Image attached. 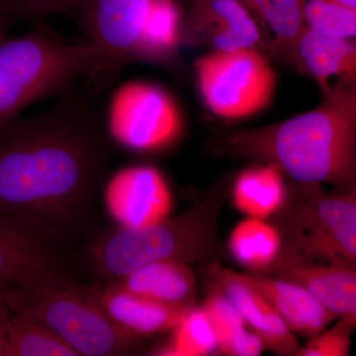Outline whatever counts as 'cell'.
Here are the masks:
<instances>
[{
	"label": "cell",
	"mask_w": 356,
	"mask_h": 356,
	"mask_svg": "<svg viewBox=\"0 0 356 356\" xmlns=\"http://www.w3.org/2000/svg\"><path fill=\"white\" fill-rule=\"evenodd\" d=\"M180 11L175 0H158L145 25L137 58L163 60L170 58L179 41Z\"/></svg>",
	"instance_id": "25"
},
{
	"label": "cell",
	"mask_w": 356,
	"mask_h": 356,
	"mask_svg": "<svg viewBox=\"0 0 356 356\" xmlns=\"http://www.w3.org/2000/svg\"><path fill=\"white\" fill-rule=\"evenodd\" d=\"M65 271L58 243L30 225L0 214V297L41 274ZM67 273V271H65Z\"/></svg>",
	"instance_id": "9"
},
{
	"label": "cell",
	"mask_w": 356,
	"mask_h": 356,
	"mask_svg": "<svg viewBox=\"0 0 356 356\" xmlns=\"http://www.w3.org/2000/svg\"><path fill=\"white\" fill-rule=\"evenodd\" d=\"M185 40L212 51L259 49L261 31L241 0H188Z\"/></svg>",
	"instance_id": "11"
},
{
	"label": "cell",
	"mask_w": 356,
	"mask_h": 356,
	"mask_svg": "<svg viewBox=\"0 0 356 356\" xmlns=\"http://www.w3.org/2000/svg\"><path fill=\"white\" fill-rule=\"evenodd\" d=\"M209 278V277H208ZM202 308L216 334L219 353L229 356H257L266 350L264 341L247 324L238 309L209 278Z\"/></svg>",
	"instance_id": "20"
},
{
	"label": "cell",
	"mask_w": 356,
	"mask_h": 356,
	"mask_svg": "<svg viewBox=\"0 0 356 356\" xmlns=\"http://www.w3.org/2000/svg\"><path fill=\"white\" fill-rule=\"evenodd\" d=\"M10 310L6 302L0 297V356H4L6 351L7 330H8Z\"/></svg>",
	"instance_id": "29"
},
{
	"label": "cell",
	"mask_w": 356,
	"mask_h": 356,
	"mask_svg": "<svg viewBox=\"0 0 356 356\" xmlns=\"http://www.w3.org/2000/svg\"><path fill=\"white\" fill-rule=\"evenodd\" d=\"M14 16L0 4V42L7 38V32L13 23Z\"/></svg>",
	"instance_id": "30"
},
{
	"label": "cell",
	"mask_w": 356,
	"mask_h": 356,
	"mask_svg": "<svg viewBox=\"0 0 356 356\" xmlns=\"http://www.w3.org/2000/svg\"><path fill=\"white\" fill-rule=\"evenodd\" d=\"M271 218L283 248L270 274L295 264L356 266V191L330 194L321 184L292 180Z\"/></svg>",
	"instance_id": "5"
},
{
	"label": "cell",
	"mask_w": 356,
	"mask_h": 356,
	"mask_svg": "<svg viewBox=\"0 0 356 356\" xmlns=\"http://www.w3.org/2000/svg\"><path fill=\"white\" fill-rule=\"evenodd\" d=\"M79 0H0L14 17H43L48 14L76 10Z\"/></svg>",
	"instance_id": "28"
},
{
	"label": "cell",
	"mask_w": 356,
	"mask_h": 356,
	"mask_svg": "<svg viewBox=\"0 0 356 356\" xmlns=\"http://www.w3.org/2000/svg\"><path fill=\"white\" fill-rule=\"evenodd\" d=\"M240 276L268 302L295 334L315 336L336 318L296 283L259 274Z\"/></svg>",
	"instance_id": "17"
},
{
	"label": "cell",
	"mask_w": 356,
	"mask_h": 356,
	"mask_svg": "<svg viewBox=\"0 0 356 356\" xmlns=\"http://www.w3.org/2000/svg\"><path fill=\"white\" fill-rule=\"evenodd\" d=\"M158 0H79L88 42L95 51L89 76L95 83L111 81L122 67L137 58L145 25Z\"/></svg>",
	"instance_id": "8"
},
{
	"label": "cell",
	"mask_w": 356,
	"mask_h": 356,
	"mask_svg": "<svg viewBox=\"0 0 356 356\" xmlns=\"http://www.w3.org/2000/svg\"><path fill=\"white\" fill-rule=\"evenodd\" d=\"M195 70L206 106L220 118H245L273 102L276 74L259 49L211 51Z\"/></svg>",
	"instance_id": "7"
},
{
	"label": "cell",
	"mask_w": 356,
	"mask_h": 356,
	"mask_svg": "<svg viewBox=\"0 0 356 356\" xmlns=\"http://www.w3.org/2000/svg\"><path fill=\"white\" fill-rule=\"evenodd\" d=\"M4 356H79L48 325L24 312L10 311Z\"/></svg>",
	"instance_id": "23"
},
{
	"label": "cell",
	"mask_w": 356,
	"mask_h": 356,
	"mask_svg": "<svg viewBox=\"0 0 356 356\" xmlns=\"http://www.w3.org/2000/svg\"><path fill=\"white\" fill-rule=\"evenodd\" d=\"M95 57L89 42L65 43L42 29L0 42V125L89 76Z\"/></svg>",
	"instance_id": "6"
},
{
	"label": "cell",
	"mask_w": 356,
	"mask_h": 356,
	"mask_svg": "<svg viewBox=\"0 0 356 356\" xmlns=\"http://www.w3.org/2000/svg\"><path fill=\"white\" fill-rule=\"evenodd\" d=\"M227 248L232 257L250 274L269 275L280 261L282 236L273 222L247 217L229 234Z\"/></svg>",
	"instance_id": "19"
},
{
	"label": "cell",
	"mask_w": 356,
	"mask_h": 356,
	"mask_svg": "<svg viewBox=\"0 0 356 356\" xmlns=\"http://www.w3.org/2000/svg\"><path fill=\"white\" fill-rule=\"evenodd\" d=\"M225 194L216 191L194 201L184 212L143 227L102 229L81 252L84 266L97 280L110 282L146 264L179 261L206 266L224 257L218 219Z\"/></svg>",
	"instance_id": "3"
},
{
	"label": "cell",
	"mask_w": 356,
	"mask_h": 356,
	"mask_svg": "<svg viewBox=\"0 0 356 356\" xmlns=\"http://www.w3.org/2000/svg\"><path fill=\"white\" fill-rule=\"evenodd\" d=\"M110 159L106 132L79 102L0 125V214L57 243L88 232Z\"/></svg>",
	"instance_id": "1"
},
{
	"label": "cell",
	"mask_w": 356,
	"mask_h": 356,
	"mask_svg": "<svg viewBox=\"0 0 356 356\" xmlns=\"http://www.w3.org/2000/svg\"><path fill=\"white\" fill-rule=\"evenodd\" d=\"M270 276L296 283L336 318L356 327L355 266L339 264H295Z\"/></svg>",
	"instance_id": "16"
},
{
	"label": "cell",
	"mask_w": 356,
	"mask_h": 356,
	"mask_svg": "<svg viewBox=\"0 0 356 356\" xmlns=\"http://www.w3.org/2000/svg\"><path fill=\"white\" fill-rule=\"evenodd\" d=\"M113 281L134 294L165 305L191 308L197 298L193 269L179 261L152 262Z\"/></svg>",
	"instance_id": "18"
},
{
	"label": "cell",
	"mask_w": 356,
	"mask_h": 356,
	"mask_svg": "<svg viewBox=\"0 0 356 356\" xmlns=\"http://www.w3.org/2000/svg\"><path fill=\"white\" fill-rule=\"evenodd\" d=\"M170 331L168 341L152 355L205 356L219 353L216 334L202 307H192Z\"/></svg>",
	"instance_id": "24"
},
{
	"label": "cell",
	"mask_w": 356,
	"mask_h": 356,
	"mask_svg": "<svg viewBox=\"0 0 356 356\" xmlns=\"http://www.w3.org/2000/svg\"><path fill=\"white\" fill-rule=\"evenodd\" d=\"M10 311L24 312L48 325L79 356L133 355L146 337L126 331L65 271L41 274L4 297Z\"/></svg>",
	"instance_id": "4"
},
{
	"label": "cell",
	"mask_w": 356,
	"mask_h": 356,
	"mask_svg": "<svg viewBox=\"0 0 356 356\" xmlns=\"http://www.w3.org/2000/svg\"><path fill=\"white\" fill-rule=\"evenodd\" d=\"M304 23L313 31L339 39L356 36V10L325 0H304Z\"/></svg>",
	"instance_id": "26"
},
{
	"label": "cell",
	"mask_w": 356,
	"mask_h": 356,
	"mask_svg": "<svg viewBox=\"0 0 356 356\" xmlns=\"http://www.w3.org/2000/svg\"><path fill=\"white\" fill-rule=\"evenodd\" d=\"M86 289L113 322L126 331L144 337L170 331L192 308L165 305L144 298L115 281L97 282Z\"/></svg>",
	"instance_id": "15"
},
{
	"label": "cell",
	"mask_w": 356,
	"mask_h": 356,
	"mask_svg": "<svg viewBox=\"0 0 356 356\" xmlns=\"http://www.w3.org/2000/svg\"><path fill=\"white\" fill-rule=\"evenodd\" d=\"M220 147L275 165L293 181L356 191L355 86L337 88L317 108L286 121L229 134Z\"/></svg>",
	"instance_id": "2"
},
{
	"label": "cell",
	"mask_w": 356,
	"mask_h": 356,
	"mask_svg": "<svg viewBox=\"0 0 356 356\" xmlns=\"http://www.w3.org/2000/svg\"><path fill=\"white\" fill-rule=\"evenodd\" d=\"M106 203L119 226L143 227L168 217L172 202L161 173L138 166L115 177L107 189Z\"/></svg>",
	"instance_id": "12"
},
{
	"label": "cell",
	"mask_w": 356,
	"mask_h": 356,
	"mask_svg": "<svg viewBox=\"0 0 356 356\" xmlns=\"http://www.w3.org/2000/svg\"><path fill=\"white\" fill-rule=\"evenodd\" d=\"M288 60L313 79L324 96L337 88L355 86L356 44L353 40L327 36L305 26Z\"/></svg>",
	"instance_id": "14"
},
{
	"label": "cell",
	"mask_w": 356,
	"mask_h": 356,
	"mask_svg": "<svg viewBox=\"0 0 356 356\" xmlns=\"http://www.w3.org/2000/svg\"><path fill=\"white\" fill-rule=\"evenodd\" d=\"M254 16L257 25L266 28L271 51L290 57L300 33L305 27L304 0H241ZM259 27V29H261Z\"/></svg>",
	"instance_id": "22"
},
{
	"label": "cell",
	"mask_w": 356,
	"mask_h": 356,
	"mask_svg": "<svg viewBox=\"0 0 356 356\" xmlns=\"http://www.w3.org/2000/svg\"><path fill=\"white\" fill-rule=\"evenodd\" d=\"M325 1L334 2V3L356 10V0H325Z\"/></svg>",
	"instance_id": "31"
},
{
	"label": "cell",
	"mask_w": 356,
	"mask_h": 356,
	"mask_svg": "<svg viewBox=\"0 0 356 356\" xmlns=\"http://www.w3.org/2000/svg\"><path fill=\"white\" fill-rule=\"evenodd\" d=\"M284 173L270 163L257 165L238 173L232 197L236 210L247 217L270 219L284 201Z\"/></svg>",
	"instance_id": "21"
},
{
	"label": "cell",
	"mask_w": 356,
	"mask_h": 356,
	"mask_svg": "<svg viewBox=\"0 0 356 356\" xmlns=\"http://www.w3.org/2000/svg\"><path fill=\"white\" fill-rule=\"evenodd\" d=\"M353 329L355 325L346 318H339L331 329L323 330L311 337L306 346H299L295 356H348Z\"/></svg>",
	"instance_id": "27"
},
{
	"label": "cell",
	"mask_w": 356,
	"mask_h": 356,
	"mask_svg": "<svg viewBox=\"0 0 356 356\" xmlns=\"http://www.w3.org/2000/svg\"><path fill=\"white\" fill-rule=\"evenodd\" d=\"M203 269L238 309L245 324L264 341L266 348L276 355H295L299 348L296 334L268 302L241 278L240 273L222 266L220 261L206 264Z\"/></svg>",
	"instance_id": "13"
},
{
	"label": "cell",
	"mask_w": 356,
	"mask_h": 356,
	"mask_svg": "<svg viewBox=\"0 0 356 356\" xmlns=\"http://www.w3.org/2000/svg\"><path fill=\"white\" fill-rule=\"evenodd\" d=\"M180 130L179 116L159 89L134 84L124 91L117 115V137L136 149H156L170 144Z\"/></svg>",
	"instance_id": "10"
}]
</instances>
